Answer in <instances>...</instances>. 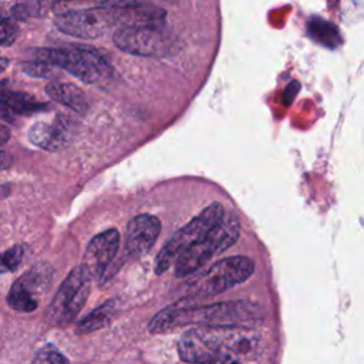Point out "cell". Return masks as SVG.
<instances>
[{"label":"cell","instance_id":"6da1fadb","mask_svg":"<svg viewBox=\"0 0 364 364\" xmlns=\"http://www.w3.org/2000/svg\"><path fill=\"white\" fill-rule=\"evenodd\" d=\"M259 336L235 326L188 330L178 343L179 357L188 363H239L255 353Z\"/></svg>","mask_w":364,"mask_h":364},{"label":"cell","instance_id":"7a4b0ae2","mask_svg":"<svg viewBox=\"0 0 364 364\" xmlns=\"http://www.w3.org/2000/svg\"><path fill=\"white\" fill-rule=\"evenodd\" d=\"M252 316L250 307L246 303H218L203 307H182L178 304L168 306L156 313L148 328L151 333H164L175 327H181L192 323H229L246 320Z\"/></svg>","mask_w":364,"mask_h":364},{"label":"cell","instance_id":"3957f363","mask_svg":"<svg viewBox=\"0 0 364 364\" xmlns=\"http://www.w3.org/2000/svg\"><path fill=\"white\" fill-rule=\"evenodd\" d=\"M240 223L236 215L228 213L200 239L188 246L175 260V274L188 277L199 270L213 256L225 252L239 237Z\"/></svg>","mask_w":364,"mask_h":364},{"label":"cell","instance_id":"277c9868","mask_svg":"<svg viewBox=\"0 0 364 364\" xmlns=\"http://www.w3.org/2000/svg\"><path fill=\"white\" fill-rule=\"evenodd\" d=\"M255 272V264L249 257L232 256L213 263L210 267L196 274L188 284L189 297L215 296L228 289L246 282Z\"/></svg>","mask_w":364,"mask_h":364},{"label":"cell","instance_id":"5b68a950","mask_svg":"<svg viewBox=\"0 0 364 364\" xmlns=\"http://www.w3.org/2000/svg\"><path fill=\"white\" fill-rule=\"evenodd\" d=\"M36 57L50 65H57L84 82L94 84L104 80L109 73V64L94 50L88 48H40Z\"/></svg>","mask_w":364,"mask_h":364},{"label":"cell","instance_id":"8992f818","mask_svg":"<svg viewBox=\"0 0 364 364\" xmlns=\"http://www.w3.org/2000/svg\"><path fill=\"white\" fill-rule=\"evenodd\" d=\"M223 213L225 210L220 203H212L173 233L156 255L155 273L161 274L168 270L188 246L205 236L220 220Z\"/></svg>","mask_w":364,"mask_h":364},{"label":"cell","instance_id":"52a82bcc","mask_svg":"<svg viewBox=\"0 0 364 364\" xmlns=\"http://www.w3.org/2000/svg\"><path fill=\"white\" fill-rule=\"evenodd\" d=\"M91 279L92 277L82 264L74 267L53 297L46 311V318L55 326L71 323L87 301Z\"/></svg>","mask_w":364,"mask_h":364},{"label":"cell","instance_id":"ba28073f","mask_svg":"<svg viewBox=\"0 0 364 364\" xmlns=\"http://www.w3.org/2000/svg\"><path fill=\"white\" fill-rule=\"evenodd\" d=\"M118 21L119 10L101 6L74 9L58 13L55 17V26L60 31L81 38L100 37Z\"/></svg>","mask_w":364,"mask_h":364},{"label":"cell","instance_id":"9c48e42d","mask_svg":"<svg viewBox=\"0 0 364 364\" xmlns=\"http://www.w3.org/2000/svg\"><path fill=\"white\" fill-rule=\"evenodd\" d=\"M114 43L125 53L144 57L164 55L172 46L169 34L158 23L127 24L114 33Z\"/></svg>","mask_w":364,"mask_h":364},{"label":"cell","instance_id":"30bf717a","mask_svg":"<svg viewBox=\"0 0 364 364\" xmlns=\"http://www.w3.org/2000/svg\"><path fill=\"white\" fill-rule=\"evenodd\" d=\"M51 279L53 269L48 264L40 263L31 267L11 286L7 296L9 306L23 313L36 310L41 294L48 290Z\"/></svg>","mask_w":364,"mask_h":364},{"label":"cell","instance_id":"8fae6325","mask_svg":"<svg viewBox=\"0 0 364 364\" xmlns=\"http://www.w3.org/2000/svg\"><path fill=\"white\" fill-rule=\"evenodd\" d=\"M119 247V233L117 229H108L97 235L87 246L82 257V266L91 277H101Z\"/></svg>","mask_w":364,"mask_h":364},{"label":"cell","instance_id":"7c38bea8","mask_svg":"<svg viewBox=\"0 0 364 364\" xmlns=\"http://www.w3.org/2000/svg\"><path fill=\"white\" fill-rule=\"evenodd\" d=\"M161 232V222L156 216L142 213L129 220L125 236V247L127 252L139 257L148 253V250L154 246Z\"/></svg>","mask_w":364,"mask_h":364},{"label":"cell","instance_id":"4fadbf2b","mask_svg":"<svg viewBox=\"0 0 364 364\" xmlns=\"http://www.w3.org/2000/svg\"><path fill=\"white\" fill-rule=\"evenodd\" d=\"M28 139L43 149L57 151L68 142V131L65 124L57 119L54 122L37 121L28 129Z\"/></svg>","mask_w":364,"mask_h":364},{"label":"cell","instance_id":"5bb4252c","mask_svg":"<svg viewBox=\"0 0 364 364\" xmlns=\"http://www.w3.org/2000/svg\"><path fill=\"white\" fill-rule=\"evenodd\" d=\"M48 97L78 114H85L88 111V100L85 94L74 84L67 82H51L46 87Z\"/></svg>","mask_w":364,"mask_h":364},{"label":"cell","instance_id":"9a60e30c","mask_svg":"<svg viewBox=\"0 0 364 364\" xmlns=\"http://www.w3.org/2000/svg\"><path fill=\"white\" fill-rule=\"evenodd\" d=\"M0 102L9 111L18 115H30L36 111L46 108V104L37 101L33 95L9 88L7 81L0 82Z\"/></svg>","mask_w":364,"mask_h":364},{"label":"cell","instance_id":"2e32d148","mask_svg":"<svg viewBox=\"0 0 364 364\" xmlns=\"http://www.w3.org/2000/svg\"><path fill=\"white\" fill-rule=\"evenodd\" d=\"M114 313H115V301L108 300L107 303L97 307L94 311H91L87 317H84L78 323L77 334H85V333L95 331L101 327H105L112 320Z\"/></svg>","mask_w":364,"mask_h":364},{"label":"cell","instance_id":"e0dca14e","mask_svg":"<svg viewBox=\"0 0 364 364\" xmlns=\"http://www.w3.org/2000/svg\"><path fill=\"white\" fill-rule=\"evenodd\" d=\"M141 0H57L54 3V11L63 13L68 10L78 9V6L85 4L87 7L92 6H101V7H115V9H122V7H132Z\"/></svg>","mask_w":364,"mask_h":364},{"label":"cell","instance_id":"ac0fdd59","mask_svg":"<svg viewBox=\"0 0 364 364\" xmlns=\"http://www.w3.org/2000/svg\"><path fill=\"white\" fill-rule=\"evenodd\" d=\"M310 34H311V37L317 38V41H321L323 44L330 46V47H334L338 40L337 28L333 27L331 24H328L326 21H320V20L311 21Z\"/></svg>","mask_w":364,"mask_h":364},{"label":"cell","instance_id":"d6986e66","mask_svg":"<svg viewBox=\"0 0 364 364\" xmlns=\"http://www.w3.org/2000/svg\"><path fill=\"white\" fill-rule=\"evenodd\" d=\"M18 34V26L11 13L0 9V46H10Z\"/></svg>","mask_w":364,"mask_h":364},{"label":"cell","instance_id":"ffe728a7","mask_svg":"<svg viewBox=\"0 0 364 364\" xmlns=\"http://www.w3.org/2000/svg\"><path fill=\"white\" fill-rule=\"evenodd\" d=\"M23 246L16 245L6 250L4 253H0V273H9L18 269L21 260H23Z\"/></svg>","mask_w":364,"mask_h":364},{"label":"cell","instance_id":"44dd1931","mask_svg":"<svg viewBox=\"0 0 364 364\" xmlns=\"http://www.w3.org/2000/svg\"><path fill=\"white\" fill-rule=\"evenodd\" d=\"M34 363H51V364H58V363H67L68 360L58 353L57 350L51 348V347H46L43 350L38 351V354L34 357L33 360Z\"/></svg>","mask_w":364,"mask_h":364},{"label":"cell","instance_id":"7402d4cb","mask_svg":"<svg viewBox=\"0 0 364 364\" xmlns=\"http://www.w3.org/2000/svg\"><path fill=\"white\" fill-rule=\"evenodd\" d=\"M48 65H50V64L37 60L36 63L33 61V63H26V64H23L21 70H23L24 73H27L28 75H33V77H47V75H50V73H51V70H50Z\"/></svg>","mask_w":364,"mask_h":364},{"label":"cell","instance_id":"603a6c76","mask_svg":"<svg viewBox=\"0 0 364 364\" xmlns=\"http://www.w3.org/2000/svg\"><path fill=\"white\" fill-rule=\"evenodd\" d=\"M9 162H10V158L4 152H0V168L7 166Z\"/></svg>","mask_w":364,"mask_h":364},{"label":"cell","instance_id":"cb8c5ba5","mask_svg":"<svg viewBox=\"0 0 364 364\" xmlns=\"http://www.w3.org/2000/svg\"><path fill=\"white\" fill-rule=\"evenodd\" d=\"M7 65H9V60L4 58L3 55H0V73L4 71L7 68Z\"/></svg>","mask_w":364,"mask_h":364}]
</instances>
